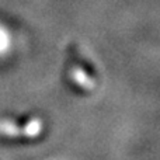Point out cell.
Instances as JSON below:
<instances>
[{
    "label": "cell",
    "instance_id": "2",
    "mask_svg": "<svg viewBox=\"0 0 160 160\" xmlns=\"http://www.w3.org/2000/svg\"><path fill=\"white\" fill-rule=\"evenodd\" d=\"M75 79L78 80V82H79L82 86H83V87H87V88L94 87V83L91 82V80L86 79V76H84V73H83V72H79V70H75Z\"/></svg>",
    "mask_w": 160,
    "mask_h": 160
},
{
    "label": "cell",
    "instance_id": "1",
    "mask_svg": "<svg viewBox=\"0 0 160 160\" xmlns=\"http://www.w3.org/2000/svg\"><path fill=\"white\" fill-rule=\"evenodd\" d=\"M42 129V125L39 119H30L21 127L17 124H13L10 121H2L0 122V133L6 136H27V138H32V136L39 135Z\"/></svg>",
    "mask_w": 160,
    "mask_h": 160
},
{
    "label": "cell",
    "instance_id": "3",
    "mask_svg": "<svg viewBox=\"0 0 160 160\" xmlns=\"http://www.w3.org/2000/svg\"><path fill=\"white\" fill-rule=\"evenodd\" d=\"M8 44H10V42H8L7 32H6L4 28L0 27V53H4L6 51H7Z\"/></svg>",
    "mask_w": 160,
    "mask_h": 160
}]
</instances>
